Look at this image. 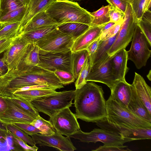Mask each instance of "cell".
Masks as SVG:
<instances>
[{
  "mask_svg": "<svg viewBox=\"0 0 151 151\" xmlns=\"http://www.w3.org/2000/svg\"><path fill=\"white\" fill-rule=\"evenodd\" d=\"M48 85L57 89L63 85L53 72L35 66H29L21 70L8 71L0 78V96L10 97L17 89L37 85Z\"/></svg>",
  "mask_w": 151,
  "mask_h": 151,
  "instance_id": "cell-1",
  "label": "cell"
},
{
  "mask_svg": "<svg viewBox=\"0 0 151 151\" xmlns=\"http://www.w3.org/2000/svg\"><path fill=\"white\" fill-rule=\"evenodd\" d=\"M101 86L88 82L76 90L73 104L77 119L87 122H96L107 117L106 101Z\"/></svg>",
  "mask_w": 151,
  "mask_h": 151,
  "instance_id": "cell-2",
  "label": "cell"
},
{
  "mask_svg": "<svg viewBox=\"0 0 151 151\" xmlns=\"http://www.w3.org/2000/svg\"><path fill=\"white\" fill-rule=\"evenodd\" d=\"M58 24L77 22L90 26L91 15L77 2L69 0H56L45 11Z\"/></svg>",
  "mask_w": 151,
  "mask_h": 151,
  "instance_id": "cell-3",
  "label": "cell"
},
{
  "mask_svg": "<svg viewBox=\"0 0 151 151\" xmlns=\"http://www.w3.org/2000/svg\"><path fill=\"white\" fill-rule=\"evenodd\" d=\"M107 120L134 128L151 127V122L136 115L114 100L111 96L106 102Z\"/></svg>",
  "mask_w": 151,
  "mask_h": 151,
  "instance_id": "cell-4",
  "label": "cell"
},
{
  "mask_svg": "<svg viewBox=\"0 0 151 151\" xmlns=\"http://www.w3.org/2000/svg\"><path fill=\"white\" fill-rule=\"evenodd\" d=\"M76 90L64 91L38 98L31 102L38 112L51 117L64 109L72 106Z\"/></svg>",
  "mask_w": 151,
  "mask_h": 151,
  "instance_id": "cell-5",
  "label": "cell"
},
{
  "mask_svg": "<svg viewBox=\"0 0 151 151\" xmlns=\"http://www.w3.org/2000/svg\"><path fill=\"white\" fill-rule=\"evenodd\" d=\"M138 20L128 3L123 22L113 44L107 53L112 56L119 50L124 49L132 41Z\"/></svg>",
  "mask_w": 151,
  "mask_h": 151,
  "instance_id": "cell-6",
  "label": "cell"
},
{
  "mask_svg": "<svg viewBox=\"0 0 151 151\" xmlns=\"http://www.w3.org/2000/svg\"><path fill=\"white\" fill-rule=\"evenodd\" d=\"M151 45L137 24L132 39L130 49L127 51L128 60L132 61L140 69L146 65L150 57Z\"/></svg>",
  "mask_w": 151,
  "mask_h": 151,
  "instance_id": "cell-7",
  "label": "cell"
},
{
  "mask_svg": "<svg viewBox=\"0 0 151 151\" xmlns=\"http://www.w3.org/2000/svg\"><path fill=\"white\" fill-rule=\"evenodd\" d=\"M69 137L79 139L82 142L96 143L99 142L105 145H123L125 143L133 141L101 128H95L89 132H83L80 129Z\"/></svg>",
  "mask_w": 151,
  "mask_h": 151,
  "instance_id": "cell-8",
  "label": "cell"
},
{
  "mask_svg": "<svg viewBox=\"0 0 151 151\" xmlns=\"http://www.w3.org/2000/svg\"><path fill=\"white\" fill-rule=\"evenodd\" d=\"M71 51L66 52L39 51V62L37 65L50 72L60 70L72 73Z\"/></svg>",
  "mask_w": 151,
  "mask_h": 151,
  "instance_id": "cell-9",
  "label": "cell"
},
{
  "mask_svg": "<svg viewBox=\"0 0 151 151\" xmlns=\"http://www.w3.org/2000/svg\"><path fill=\"white\" fill-rule=\"evenodd\" d=\"M74 40L57 28L35 43L40 49L48 51L66 52L71 51Z\"/></svg>",
  "mask_w": 151,
  "mask_h": 151,
  "instance_id": "cell-10",
  "label": "cell"
},
{
  "mask_svg": "<svg viewBox=\"0 0 151 151\" xmlns=\"http://www.w3.org/2000/svg\"><path fill=\"white\" fill-rule=\"evenodd\" d=\"M96 123L101 128L123 137L131 139L133 141L151 139V127L134 128L123 124H114L108 121L106 118Z\"/></svg>",
  "mask_w": 151,
  "mask_h": 151,
  "instance_id": "cell-11",
  "label": "cell"
},
{
  "mask_svg": "<svg viewBox=\"0 0 151 151\" xmlns=\"http://www.w3.org/2000/svg\"><path fill=\"white\" fill-rule=\"evenodd\" d=\"M75 114L65 108L53 117L49 121L55 129L62 135L69 137L80 129L79 124Z\"/></svg>",
  "mask_w": 151,
  "mask_h": 151,
  "instance_id": "cell-12",
  "label": "cell"
},
{
  "mask_svg": "<svg viewBox=\"0 0 151 151\" xmlns=\"http://www.w3.org/2000/svg\"><path fill=\"white\" fill-rule=\"evenodd\" d=\"M30 44L21 35L14 39L10 46L4 52L3 57L8 66V71L17 69Z\"/></svg>",
  "mask_w": 151,
  "mask_h": 151,
  "instance_id": "cell-13",
  "label": "cell"
},
{
  "mask_svg": "<svg viewBox=\"0 0 151 151\" xmlns=\"http://www.w3.org/2000/svg\"><path fill=\"white\" fill-rule=\"evenodd\" d=\"M111 58V56H109L101 63L91 66L86 81L103 83L111 90L118 81L116 80L112 73Z\"/></svg>",
  "mask_w": 151,
  "mask_h": 151,
  "instance_id": "cell-14",
  "label": "cell"
},
{
  "mask_svg": "<svg viewBox=\"0 0 151 151\" xmlns=\"http://www.w3.org/2000/svg\"><path fill=\"white\" fill-rule=\"evenodd\" d=\"M35 144L40 146L52 147L61 151H74L76 149L69 137H65L56 129L55 133L50 135L39 133L31 135Z\"/></svg>",
  "mask_w": 151,
  "mask_h": 151,
  "instance_id": "cell-15",
  "label": "cell"
},
{
  "mask_svg": "<svg viewBox=\"0 0 151 151\" xmlns=\"http://www.w3.org/2000/svg\"><path fill=\"white\" fill-rule=\"evenodd\" d=\"M7 104V108L0 113V119L6 124L16 123H31L36 119L13 102L9 97H3Z\"/></svg>",
  "mask_w": 151,
  "mask_h": 151,
  "instance_id": "cell-16",
  "label": "cell"
},
{
  "mask_svg": "<svg viewBox=\"0 0 151 151\" xmlns=\"http://www.w3.org/2000/svg\"><path fill=\"white\" fill-rule=\"evenodd\" d=\"M127 51L121 49L111 56L110 63L113 74L117 81H125V75L129 70Z\"/></svg>",
  "mask_w": 151,
  "mask_h": 151,
  "instance_id": "cell-17",
  "label": "cell"
},
{
  "mask_svg": "<svg viewBox=\"0 0 151 151\" xmlns=\"http://www.w3.org/2000/svg\"><path fill=\"white\" fill-rule=\"evenodd\" d=\"M102 26H90L83 34L74 41L71 48L72 52L86 50L92 42L99 37Z\"/></svg>",
  "mask_w": 151,
  "mask_h": 151,
  "instance_id": "cell-18",
  "label": "cell"
},
{
  "mask_svg": "<svg viewBox=\"0 0 151 151\" xmlns=\"http://www.w3.org/2000/svg\"><path fill=\"white\" fill-rule=\"evenodd\" d=\"M56 0H30L26 7L24 16L20 22L19 33L32 18L37 14L45 11L48 7Z\"/></svg>",
  "mask_w": 151,
  "mask_h": 151,
  "instance_id": "cell-19",
  "label": "cell"
},
{
  "mask_svg": "<svg viewBox=\"0 0 151 151\" xmlns=\"http://www.w3.org/2000/svg\"><path fill=\"white\" fill-rule=\"evenodd\" d=\"M132 86L140 100L151 114V89L143 77L140 74L135 73Z\"/></svg>",
  "mask_w": 151,
  "mask_h": 151,
  "instance_id": "cell-20",
  "label": "cell"
},
{
  "mask_svg": "<svg viewBox=\"0 0 151 151\" xmlns=\"http://www.w3.org/2000/svg\"><path fill=\"white\" fill-rule=\"evenodd\" d=\"M111 91L110 96L113 99L127 108L131 95V84L126 81H119L117 82Z\"/></svg>",
  "mask_w": 151,
  "mask_h": 151,
  "instance_id": "cell-21",
  "label": "cell"
},
{
  "mask_svg": "<svg viewBox=\"0 0 151 151\" xmlns=\"http://www.w3.org/2000/svg\"><path fill=\"white\" fill-rule=\"evenodd\" d=\"M131 95L127 108L140 117L151 122V114L137 95L131 84Z\"/></svg>",
  "mask_w": 151,
  "mask_h": 151,
  "instance_id": "cell-22",
  "label": "cell"
},
{
  "mask_svg": "<svg viewBox=\"0 0 151 151\" xmlns=\"http://www.w3.org/2000/svg\"><path fill=\"white\" fill-rule=\"evenodd\" d=\"M90 26L77 22H68L59 24L57 28L62 32L72 38L74 41L83 34Z\"/></svg>",
  "mask_w": 151,
  "mask_h": 151,
  "instance_id": "cell-23",
  "label": "cell"
},
{
  "mask_svg": "<svg viewBox=\"0 0 151 151\" xmlns=\"http://www.w3.org/2000/svg\"><path fill=\"white\" fill-rule=\"evenodd\" d=\"M54 25L59 24L50 17L45 11L42 12L37 14L32 18L22 29L21 34L40 27Z\"/></svg>",
  "mask_w": 151,
  "mask_h": 151,
  "instance_id": "cell-24",
  "label": "cell"
},
{
  "mask_svg": "<svg viewBox=\"0 0 151 151\" xmlns=\"http://www.w3.org/2000/svg\"><path fill=\"white\" fill-rule=\"evenodd\" d=\"M58 25H50L40 27L23 33L21 35L29 43L35 44L56 29Z\"/></svg>",
  "mask_w": 151,
  "mask_h": 151,
  "instance_id": "cell-25",
  "label": "cell"
},
{
  "mask_svg": "<svg viewBox=\"0 0 151 151\" xmlns=\"http://www.w3.org/2000/svg\"><path fill=\"white\" fill-rule=\"evenodd\" d=\"M118 33L108 39L100 40L93 58L92 66L101 63L109 56L107 52L114 42Z\"/></svg>",
  "mask_w": 151,
  "mask_h": 151,
  "instance_id": "cell-26",
  "label": "cell"
},
{
  "mask_svg": "<svg viewBox=\"0 0 151 151\" xmlns=\"http://www.w3.org/2000/svg\"><path fill=\"white\" fill-rule=\"evenodd\" d=\"M39 50L35 44H30L26 54L17 69L21 70L29 66H37L39 62Z\"/></svg>",
  "mask_w": 151,
  "mask_h": 151,
  "instance_id": "cell-27",
  "label": "cell"
},
{
  "mask_svg": "<svg viewBox=\"0 0 151 151\" xmlns=\"http://www.w3.org/2000/svg\"><path fill=\"white\" fill-rule=\"evenodd\" d=\"M56 88L40 89L16 92L13 95L21 97L31 102L41 97L56 93Z\"/></svg>",
  "mask_w": 151,
  "mask_h": 151,
  "instance_id": "cell-28",
  "label": "cell"
},
{
  "mask_svg": "<svg viewBox=\"0 0 151 151\" xmlns=\"http://www.w3.org/2000/svg\"><path fill=\"white\" fill-rule=\"evenodd\" d=\"M88 56V52L86 49L75 52H71L72 73L75 79H77L85 60Z\"/></svg>",
  "mask_w": 151,
  "mask_h": 151,
  "instance_id": "cell-29",
  "label": "cell"
},
{
  "mask_svg": "<svg viewBox=\"0 0 151 151\" xmlns=\"http://www.w3.org/2000/svg\"><path fill=\"white\" fill-rule=\"evenodd\" d=\"M111 7L109 4L102 6L99 9L92 12H90L91 15L90 26H102L110 21L109 11Z\"/></svg>",
  "mask_w": 151,
  "mask_h": 151,
  "instance_id": "cell-30",
  "label": "cell"
},
{
  "mask_svg": "<svg viewBox=\"0 0 151 151\" xmlns=\"http://www.w3.org/2000/svg\"><path fill=\"white\" fill-rule=\"evenodd\" d=\"M26 7L24 6L12 11L0 18V24L6 25L20 22L25 14Z\"/></svg>",
  "mask_w": 151,
  "mask_h": 151,
  "instance_id": "cell-31",
  "label": "cell"
},
{
  "mask_svg": "<svg viewBox=\"0 0 151 151\" xmlns=\"http://www.w3.org/2000/svg\"><path fill=\"white\" fill-rule=\"evenodd\" d=\"M30 124L40 130L41 134L44 135L48 136L54 134L56 129L49 120H45L40 115Z\"/></svg>",
  "mask_w": 151,
  "mask_h": 151,
  "instance_id": "cell-32",
  "label": "cell"
},
{
  "mask_svg": "<svg viewBox=\"0 0 151 151\" xmlns=\"http://www.w3.org/2000/svg\"><path fill=\"white\" fill-rule=\"evenodd\" d=\"M130 3L138 20L146 11H151V0H132Z\"/></svg>",
  "mask_w": 151,
  "mask_h": 151,
  "instance_id": "cell-33",
  "label": "cell"
},
{
  "mask_svg": "<svg viewBox=\"0 0 151 151\" xmlns=\"http://www.w3.org/2000/svg\"><path fill=\"white\" fill-rule=\"evenodd\" d=\"M14 151L12 133L0 129V151Z\"/></svg>",
  "mask_w": 151,
  "mask_h": 151,
  "instance_id": "cell-34",
  "label": "cell"
},
{
  "mask_svg": "<svg viewBox=\"0 0 151 151\" xmlns=\"http://www.w3.org/2000/svg\"><path fill=\"white\" fill-rule=\"evenodd\" d=\"M20 22H17L5 25L0 30V39H12L19 35Z\"/></svg>",
  "mask_w": 151,
  "mask_h": 151,
  "instance_id": "cell-35",
  "label": "cell"
},
{
  "mask_svg": "<svg viewBox=\"0 0 151 151\" xmlns=\"http://www.w3.org/2000/svg\"><path fill=\"white\" fill-rule=\"evenodd\" d=\"M24 6L19 0H0V18Z\"/></svg>",
  "mask_w": 151,
  "mask_h": 151,
  "instance_id": "cell-36",
  "label": "cell"
},
{
  "mask_svg": "<svg viewBox=\"0 0 151 151\" xmlns=\"http://www.w3.org/2000/svg\"><path fill=\"white\" fill-rule=\"evenodd\" d=\"M9 98L13 102L19 105L22 108L35 118H36L40 115L38 111L34 107L31 102L14 95H13Z\"/></svg>",
  "mask_w": 151,
  "mask_h": 151,
  "instance_id": "cell-37",
  "label": "cell"
},
{
  "mask_svg": "<svg viewBox=\"0 0 151 151\" xmlns=\"http://www.w3.org/2000/svg\"><path fill=\"white\" fill-rule=\"evenodd\" d=\"M91 66L88 56L85 60L75 83L76 90L80 88L86 83V79L88 75Z\"/></svg>",
  "mask_w": 151,
  "mask_h": 151,
  "instance_id": "cell-38",
  "label": "cell"
},
{
  "mask_svg": "<svg viewBox=\"0 0 151 151\" xmlns=\"http://www.w3.org/2000/svg\"><path fill=\"white\" fill-rule=\"evenodd\" d=\"M7 128L12 134L18 138L23 140L32 146L35 144L32 138L29 137L24 131L13 124H8Z\"/></svg>",
  "mask_w": 151,
  "mask_h": 151,
  "instance_id": "cell-39",
  "label": "cell"
},
{
  "mask_svg": "<svg viewBox=\"0 0 151 151\" xmlns=\"http://www.w3.org/2000/svg\"><path fill=\"white\" fill-rule=\"evenodd\" d=\"M14 141V151H37L38 148L35 145L33 146L28 145L27 143L18 138L12 134Z\"/></svg>",
  "mask_w": 151,
  "mask_h": 151,
  "instance_id": "cell-40",
  "label": "cell"
},
{
  "mask_svg": "<svg viewBox=\"0 0 151 151\" xmlns=\"http://www.w3.org/2000/svg\"><path fill=\"white\" fill-rule=\"evenodd\" d=\"M54 73L63 85L74 82L75 79L72 73L60 70H56Z\"/></svg>",
  "mask_w": 151,
  "mask_h": 151,
  "instance_id": "cell-41",
  "label": "cell"
},
{
  "mask_svg": "<svg viewBox=\"0 0 151 151\" xmlns=\"http://www.w3.org/2000/svg\"><path fill=\"white\" fill-rule=\"evenodd\" d=\"M123 20L124 19L116 23L110 28L101 32L99 37L100 40H103L108 39L116 34L120 29Z\"/></svg>",
  "mask_w": 151,
  "mask_h": 151,
  "instance_id": "cell-42",
  "label": "cell"
},
{
  "mask_svg": "<svg viewBox=\"0 0 151 151\" xmlns=\"http://www.w3.org/2000/svg\"><path fill=\"white\" fill-rule=\"evenodd\" d=\"M137 25L151 45V21L142 17L138 20Z\"/></svg>",
  "mask_w": 151,
  "mask_h": 151,
  "instance_id": "cell-43",
  "label": "cell"
},
{
  "mask_svg": "<svg viewBox=\"0 0 151 151\" xmlns=\"http://www.w3.org/2000/svg\"><path fill=\"white\" fill-rule=\"evenodd\" d=\"M114 9L125 14L128 2L124 0H106Z\"/></svg>",
  "mask_w": 151,
  "mask_h": 151,
  "instance_id": "cell-44",
  "label": "cell"
},
{
  "mask_svg": "<svg viewBox=\"0 0 151 151\" xmlns=\"http://www.w3.org/2000/svg\"><path fill=\"white\" fill-rule=\"evenodd\" d=\"M13 124L24 131L28 135L41 134V131L29 123H16Z\"/></svg>",
  "mask_w": 151,
  "mask_h": 151,
  "instance_id": "cell-45",
  "label": "cell"
},
{
  "mask_svg": "<svg viewBox=\"0 0 151 151\" xmlns=\"http://www.w3.org/2000/svg\"><path fill=\"white\" fill-rule=\"evenodd\" d=\"M94 151H128L131 150L128 148L127 146L115 145H105L101 146Z\"/></svg>",
  "mask_w": 151,
  "mask_h": 151,
  "instance_id": "cell-46",
  "label": "cell"
},
{
  "mask_svg": "<svg viewBox=\"0 0 151 151\" xmlns=\"http://www.w3.org/2000/svg\"><path fill=\"white\" fill-rule=\"evenodd\" d=\"M99 41V37L90 44L86 49L88 52V57L91 66L94 55L98 46Z\"/></svg>",
  "mask_w": 151,
  "mask_h": 151,
  "instance_id": "cell-47",
  "label": "cell"
},
{
  "mask_svg": "<svg viewBox=\"0 0 151 151\" xmlns=\"http://www.w3.org/2000/svg\"><path fill=\"white\" fill-rule=\"evenodd\" d=\"M109 15L110 22L117 23L124 19L125 14L114 9L111 6Z\"/></svg>",
  "mask_w": 151,
  "mask_h": 151,
  "instance_id": "cell-48",
  "label": "cell"
},
{
  "mask_svg": "<svg viewBox=\"0 0 151 151\" xmlns=\"http://www.w3.org/2000/svg\"><path fill=\"white\" fill-rule=\"evenodd\" d=\"M56 88L52 86L45 84L37 85L24 86L18 88L14 92L20 91H24L28 90L40 89H50Z\"/></svg>",
  "mask_w": 151,
  "mask_h": 151,
  "instance_id": "cell-49",
  "label": "cell"
},
{
  "mask_svg": "<svg viewBox=\"0 0 151 151\" xmlns=\"http://www.w3.org/2000/svg\"><path fill=\"white\" fill-rule=\"evenodd\" d=\"M15 38L12 39H0V54L4 52L8 49Z\"/></svg>",
  "mask_w": 151,
  "mask_h": 151,
  "instance_id": "cell-50",
  "label": "cell"
},
{
  "mask_svg": "<svg viewBox=\"0 0 151 151\" xmlns=\"http://www.w3.org/2000/svg\"><path fill=\"white\" fill-rule=\"evenodd\" d=\"M8 71V66L2 57L0 59V76L5 74Z\"/></svg>",
  "mask_w": 151,
  "mask_h": 151,
  "instance_id": "cell-51",
  "label": "cell"
},
{
  "mask_svg": "<svg viewBox=\"0 0 151 151\" xmlns=\"http://www.w3.org/2000/svg\"><path fill=\"white\" fill-rule=\"evenodd\" d=\"M6 102L4 97L0 96V113L4 111L7 108Z\"/></svg>",
  "mask_w": 151,
  "mask_h": 151,
  "instance_id": "cell-52",
  "label": "cell"
},
{
  "mask_svg": "<svg viewBox=\"0 0 151 151\" xmlns=\"http://www.w3.org/2000/svg\"><path fill=\"white\" fill-rule=\"evenodd\" d=\"M116 23L109 22L102 26L101 32H103L111 27Z\"/></svg>",
  "mask_w": 151,
  "mask_h": 151,
  "instance_id": "cell-53",
  "label": "cell"
},
{
  "mask_svg": "<svg viewBox=\"0 0 151 151\" xmlns=\"http://www.w3.org/2000/svg\"><path fill=\"white\" fill-rule=\"evenodd\" d=\"M7 124L3 122L0 119V129L5 130H8L7 128Z\"/></svg>",
  "mask_w": 151,
  "mask_h": 151,
  "instance_id": "cell-54",
  "label": "cell"
},
{
  "mask_svg": "<svg viewBox=\"0 0 151 151\" xmlns=\"http://www.w3.org/2000/svg\"><path fill=\"white\" fill-rule=\"evenodd\" d=\"M23 5L25 7H26L28 4L30 0H19Z\"/></svg>",
  "mask_w": 151,
  "mask_h": 151,
  "instance_id": "cell-55",
  "label": "cell"
},
{
  "mask_svg": "<svg viewBox=\"0 0 151 151\" xmlns=\"http://www.w3.org/2000/svg\"><path fill=\"white\" fill-rule=\"evenodd\" d=\"M151 70H150L149 72V73L147 75V77L148 79L150 81H151Z\"/></svg>",
  "mask_w": 151,
  "mask_h": 151,
  "instance_id": "cell-56",
  "label": "cell"
},
{
  "mask_svg": "<svg viewBox=\"0 0 151 151\" xmlns=\"http://www.w3.org/2000/svg\"><path fill=\"white\" fill-rule=\"evenodd\" d=\"M4 26V25H2L0 24V30Z\"/></svg>",
  "mask_w": 151,
  "mask_h": 151,
  "instance_id": "cell-57",
  "label": "cell"
},
{
  "mask_svg": "<svg viewBox=\"0 0 151 151\" xmlns=\"http://www.w3.org/2000/svg\"><path fill=\"white\" fill-rule=\"evenodd\" d=\"M127 2H128V3H130L131 1H132V0H124Z\"/></svg>",
  "mask_w": 151,
  "mask_h": 151,
  "instance_id": "cell-58",
  "label": "cell"
},
{
  "mask_svg": "<svg viewBox=\"0 0 151 151\" xmlns=\"http://www.w3.org/2000/svg\"><path fill=\"white\" fill-rule=\"evenodd\" d=\"M82 0H71V1H82Z\"/></svg>",
  "mask_w": 151,
  "mask_h": 151,
  "instance_id": "cell-59",
  "label": "cell"
},
{
  "mask_svg": "<svg viewBox=\"0 0 151 151\" xmlns=\"http://www.w3.org/2000/svg\"></svg>",
  "mask_w": 151,
  "mask_h": 151,
  "instance_id": "cell-60",
  "label": "cell"
}]
</instances>
